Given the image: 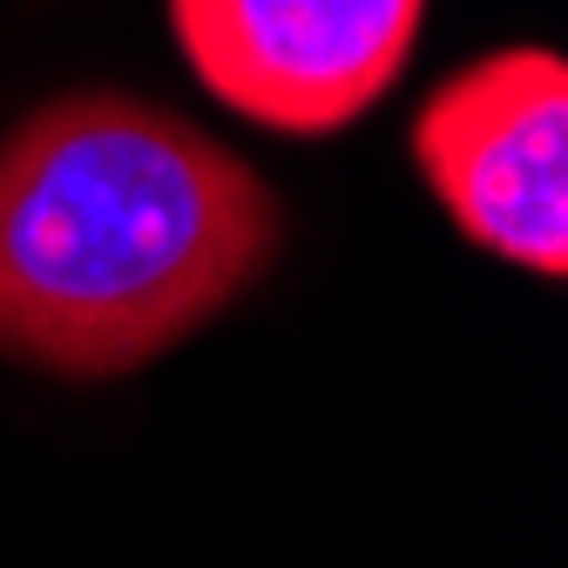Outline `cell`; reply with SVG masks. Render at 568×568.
<instances>
[{"mask_svg":"<svg viewBox=\"0 0 568 568\" xmlns=\"http://www.w3.org/2000/svg\"><path fill=\"white\" fill-rule=\"evenodd\" d=\"M271 183L196 122L68 95L0 142V359L122 379L271 271Z\"/></svg>","mask_w":568,"mask_h":568,"instance_id":"obj_1","label":"cell"},{"mask_svg":"<svg viewBox=\"0 0 568 568\" xmlns=\"http://www.w3.org/2000/svg\"><path fill=\"white\" fill-rule=\"evenodd\" d=\"M406 142L474 251L535 277L568 271V61L555 48L467 61L419 102Z\"/></svg>","mask_w":568,"mask_h":568,"instance_id":"obj_2","label":"cell"},{"mask_svg":"<svg viewBox=\"0 0 568 568\" xmlns=\"http://www.w3.org/2000/svg\"><path fill=\"white\" fill-rule=\"evenodd\" d=\"M426 0H170L190 75L277 135H332L406 75Z\"/></svg>","mask_w":568,"mask_h":568,"instance_id":"obj_3","label":"cell"}]
</instances>
